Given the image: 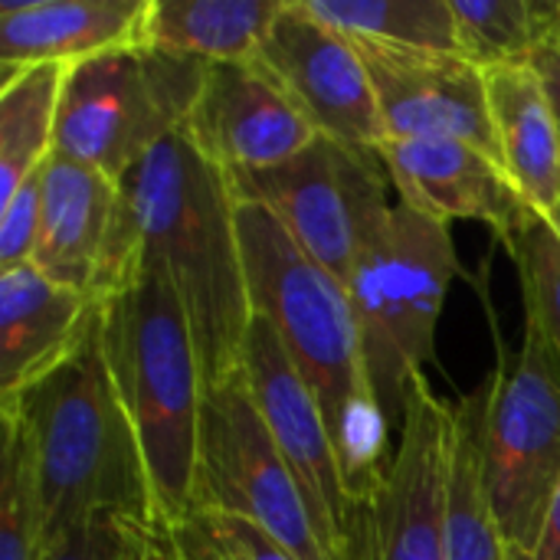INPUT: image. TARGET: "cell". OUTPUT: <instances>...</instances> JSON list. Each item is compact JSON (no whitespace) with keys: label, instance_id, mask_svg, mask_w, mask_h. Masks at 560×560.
<instances>
[{"label":"cell","instance_id":"19","mask_svg":"<svg viewBox=\"0 0 560 560\" xmlns=\"http://www.w3.org/2000/svg\"><path fill=\"white\" fill-rule=\"evenodd\" d=\"M486 95L499 164L538 213L560 200V118L541 72L532 62L486 69Z\"/></svg>","mask_w":560,"mask_h":560},{"label":"cell","instance_id":"24","mask_svg":"<svg viewBox=\"0 0 560 560\" xmlns=\"http://www.w3.org/2000/svg\"><path fill=\"white\" fill-rule=\"evenodd\" d=\"M459 52L479 69L532 62L558 20L555 0H450Z\"/></svg>","mask_w":560,"mask_h":560},{"label":"cell","instance_id":"21","mask_svg":"<svg viewBox=\"0 0 560 560\" xmlns=\"http://www.w3.org/2000/svg\"><path fill=\"white\" fill-rule=\"evenodd\" d=\"M69 66H0V207L49 161Z\"/></svg>","mask_w":560,"mask_h":560},{"label":"cell","instance_id":"11","mask_svg":"<svg viewBox=\"0 0 560 560\" xmlns=\"http://www.w3.org/2000/svg\"><path fill=\"white\" fill-rule=\"evenodd\" d=\"M243 374L282 459L305 492L325 551L331 560H351V532L358 512L348 499L331 433L325 427L322 407L289 361L276 328L262 315H253L246 331Z\"/></svg>","mask_w":560,"mask_h":560},{"label":"cell","instance_id":"20","mask_svg":"<svg viewBox=\"0 0 560 560\" xmlns=\"http://www.w3.org/2000/svg\"><path fill=\"white\" fill-rule=\"evenodd\" d=\"M285 0H151L144 43L213 62L256 59Z\"/></svg>","mask_w":560,"mask_h":560},{"label":"cell","instance_id":"18","mask_svg":"<svg viewBox=\"0 0 560 560\" xmlns=\"http://www.w3.org/2000/svg\"><path fill=\"white\" fill-rule=\"evenodd\" d=\"M151 0H0V66H79L144 43Z\"/></svg>","mask_w":560,"mask_h":560},{"label":"cell","instance_id":"3","mask_svg":"<svg viewBox=\"0 0 560 560\" xmlns=\"http://www.w3.org/2000/svg\"><path fill=\"white\" fill-rule=\"evenodd\" d=\"M23 430L43 515V555L72 528L115 515L158 528L144 453L102 354V315L49 374L0 400Z\"/></svg>","mask_w":560,"mask_h":560},{"label":"cell","instance_id":"2","mask_svg":"<svg viewBox=\"0 0 560 560\" xmlns=\"http://www.w3.org/2000/svg\"><path fill=\"white\" fill-rule=\"evenodd\" d=\"M236 233L253 315H262L322 407L354 512L390 463L384 420L368 381L348 289L331 279L259 203L236 200Z\"/></svg>","mask_w":560,"mask_h":560},{"label":"cell","instance_id":"29","mask_svg":"<svg viewBox=\"0 0 560 560\" xmlns=\"http://www.w3.org/2000/svg\"><path fill=\"white\" fill-rule=\"evenodd\" d=\"M197 518L210 528V535L236 560H295L279 541H272L249 518L223 515V512H200Z\"/></svg>","mask_w":560,"mask_h":560},{"label":"cell","instance_id":"30","mask_svg":"<svg viewBox=\"0 0 560 560\" xmlns=\"http://www.w3.org/2000/svg\"><path fill=\"white\" fill-rule=\"evenodd\" d=\"M164 535H167L177 560H236L210 535V528L197 515H190L187 522L167 528Z\"/></svg>","mask_w":560,"mask_h":560},{"label":"cell","instance_id":"32","mask_svg":"<svg viewBox=\"0 0 560 560\" xmlns=\"http://www.w3.org/2000/svg\"><path fill=\"white\" fill-rule=\"evenodd\" d=\"M532 66L541 72V79H545V85H548V92H551V102H555L560 118V56L558 52H551L548 46H538L535 56H532Z\"/></svg>","mask_w":560,"mask_h":560},{"label":"cell","instance_id":"5","mask_svg":"<svg viewBox=\"0 0 560 560\" xmlns=\"http://www.w3.org/2000/svg\"><path fill=\"white\" fill-rule=\"evenodd\" d=\"M456 272L450 226L397 200L387 233L361 256L348 282L368 381L387 423H404L410 390L433 361L440 312Z\"/></svg>","mask_w":560,"mask_h":560},{"label":"cell","instance_id":"8","mask_svg":"<svg viewBox=\"0 0 560 560\" xmlns=\"http://www.w3.org/2000/svg\"><path fill=\"white\" fill-rule=\"evenodd\" d=\"M226 177L236 200L266 207L302 253L345 289L361 256L387 233L397 207L377 151L325 135L276 167Z\"/></svg>","mask_w":560,"mask_h":560},{"label":"cell","instance_id":"16","mask_svg":"<svg viewBox=\"0 0 560 560\" xmlns=\"http://www.w3.org/2000/svg\"><path fill=\"white\" fill-rule=\"evenodd\" d=\"M95 312L98 299L52 282L33 262L0 272V400L62 364Z\"/></svg>","mask_w":560,"mask_h":560},{"label":"cell","instance_id":"12","mask_svg":"<svg viewBox=\"0 0 560 560\" xmlns=\"http://www.w3.org/2000/svg\"><path fill=\"white\" fill-rule=\"evenodd\" d=\"M256 59L282 82L318 135L364 151H377L387 138L358 43L315 16L305 0H285Z\"/></svg>","mask_w":560,"mask_h":560},{"label":"cell","instance_id":"33","mask_svg":"<svg viewBox=\"0 0 560 560\" xmlns=\"http://www.w3.org/2000/svg\"><path fill=\"white\" fill-rule=\"evenodd\" d=\"M555 7H558V3H555ZM541 46H548L551 52H558L560 56V13H558V20H555V26H551V33L545 36V43H541Z\"/></svg>","mask_w":560,"mask_h":560},{"label":"cell","instance_id":"7","mask_svg":"<svg viewBox=\"0 0 560 560\" xmlns=\"http://www.w3.org/2000/svg\"><path fill=\"white\" fill-rule=\"evenodd\" d=\"M482 466L505 555L532 560L560 482V358L532 318L489 377Z\"/></svg>","mask_w":560,"mask_h":560},{"label":"cell","instance_id":"23","mask_svg":"<svg viewBox=\"0 0 560 560\" xmlns=\"http://www.w3.org/2000/svg\"><path fill=\"white\" fill-rule=\"evenodd\" d=\"M315 16L351 39L459 52L450 0H305ZM463 56V52H459Z\"/></svg>","mask_w":560,"mask_h":560},{"label":"cell","instance_id":"6","mask_svg":"<svg viewBox=\"0 0 560 560\" xmlns=\"http://www.w3.org/2000/svg\"><path fill=\"white\" fill-rule=\"evenodd\" d=\"M207 66L138 43L69 66L56 154L121 180L161 141L184 131Z\"/></svg>","mask_w":560,"mask_h":560},{"label":"cell","instance_id":"27","mask_svg":"<svg viewBox=\"0 0 560 560\" xmlns=\"http://www.w3.org/2000/svg\"><path fill=\"white\" fill-rule=\"evenodd\" d=\"M161 538L164 532L158 528L115 515H98L46 548L43 560H151Z\"/></svg>","mask_w":560,"mask_h":560},{"label":"cell","instance_id":"15","mask_svg":"<svg viewBox=\"0 0 560 560\" xmlns=\"http://www.w3.org/2000/svg\"><path fill=\"white\" fill-rule=\"evenodd\" d=\"M390 184L410 210L436 220H479L505 240L528 200L505 167L482 148L456 138H384L377 144Z\"/></svg>","mask_w":560,"mask_h":560},{"label":"cell","instance_id":"4","mask_svg":"<svg viewBox=\"0 0 560 560\" xmlns=\"http://www.w3.org/2000/svg\"><path fill=\"white\" fill-rule=\"evenodd\" d=\"M102 354L138 433L158 525L194 515L203 371L167 266L138 249L128 272L98 299Z\"/></svg>","mask_w":560,"mask_h":560},{"label":"cell","instance_id":"35","mask_svg":"<svg viewBox=\"0 0 560 560\" xmlns=\"http://www.w3.org/2000/svg\"><path fill=\"white\" fill-rule=\"evenodd\" d=\"M548 220L555 223V230H558V233H560V200H558V207H555V213H551Z\"/></svg>","mask_w":560,"mask_h":560},{"label":"cell","instance_id":"9","mask_svg":"<svg viewBox=\"0 0 560 560\" xmlns=\"http://www.w3.org/2000/svg\"><path fill=\"white\" fill-rule=\"evenodd\" d=\"M200 512L249 518L295 560H331L243 368L203 390L194 515Z\"/></svg>","mask_w":560,"mask_h":560},{"label":"cell","instance_id":"22","mask_svg":"<svg viewBox=\"0 0 560 560\" xmlns=\"http://www.w3.org/2000/svg\"><path fill=\"white\" fill-rule=\"evenodd\" d=\"M486 410H489V381L453 404L446 560H509L486 495V472H482Z\"/></svg>","mask_w":560,"mask_h":560},{"label":"cell","instance_id":"34","mask_svg":"<svg viewBox=\"0 0 560 560\" xmlns=\"http://www.w3.org/2000/svg\"><path fill=\"white\" fill-rule=\"evenodd\" d=\"M151 560H177L174 548H171V541H167V535L161 538V545H158V551H154V558Z\"/></svg>","mask_w":560,"mask_h":560},{"label":"cell","instance_id":"26","mask_svg":"<svg viewBox=\"0 0 560 560\" xmlns=\"http://www.w3.org/2000/svg\"><path fill=\"white\" fill-rule=\"evenodd\" d=\"M0 560H43V515L33 450L10 417H3L0 446Z\"/></svg>","mask_w":560,"mask_h":560},{"label":"cell","instance_id":"10","mask_svg":"<svg viewBox=\"0 0 560 560\" xmlns=\"http://www.w3.org/2000/svg\"><path fill=\"white\" fill-rule=\"evenodd\" d=\"M453 469V404L427 377L410 390L400 443L364 499L351 532V560H446Z\"/></svg>","mask_w":560,"mask_h":560},{"label":"cell","instance_id":"13","mask_svg":"<svg viewBox=\"0 0 560 560\" xmlns=\"http://www.w3.org/2000/svg\"><path fill=\"white\" fill-rule=\"evenodd\" d=\"M184 135L223 174L276 167L322 138L259 59L207 66Z\"/></svg>","mask_w":560,"mask_h":560},{"label":"cell","instance_id":"14","mask_svg":"<svg viewBox=\"0 0 560 560\" xmlns=\"http://www.w3.org/2000/svg\"><path fill=\"white\" fill-rule=\"evenodd\" d=\"M354 43L364 56L387 138H456L499 161L486 69L459 52Z\"/></svg>","mask_w":560,"mask_h":560},{"label":"cell","instance_id":"1","mask_svg":"<svg viewBox=\"0 0 560 560\" xmlns=\"http://www.w3.org/2000/svg\"><path fill=\"white\" fill-rule=\"evenodd\" d=\"M118 190V213L92 295L102 299L128 272L138 249L154 253L171 272L194 331L203 390H210L243 368L253 325L230 177L177 131L135 164Z\"/></svg>","mask_w":560,"mask_h":560},{"label":"cell","instance_id":"25","mask_svg":"<svg viewBox=\"0 0 560 560\" xmlns=\"http://www.w3.org/2000/svg\"><path fill=\"white\" fill-rule=\"evenodd\" d=\"M502 243L522 279L525 318L545 331L560 358V233L545 213L528 207Z\"/></svg>","mask_w":560,"mask_h":560},{"label":"cell","instance_id":"28","mask_svg":"<svg viewBox=\"0 0 560 560\" xmlns=\"http://www.w3.org/2000/svg\"><path fill=\"white\" fill-rule=\"evenodd\" d=\"M43 177L39 171L0 207V272L33 262L39 240Z\"/></svg>","mask_w":560,"mask_h":560},{"label":"cell","instance_id":"17","mask_svg":"<svg viewBox=\"0 0 560 560\" xmlns=\"http://www.w3.org/2000/svg\"><path fill=\"white\" fill-rule=\"evenodd\" d=\"M39 177L43 210L33 266L52 282L92 295L105 262L121 190L95 167L69 161L56 151L39 167Z\"/></svg>","mask_w":560,"mask_h":560},{"label":"cell","instance_id":"31","mask_svg":"<svg viewBox=\"0 0 560 560\" xmlns=\"http://www.w3.org/2000/svg\"><path fill=\"white\" fill-rule=\"evenodd\" d=\"M532 560H560V482L555 499H551V512H548V522H545V532H541V541L535 548Z\"/></svg>","mask_w":560,"mask_h":560}]
</instances>
